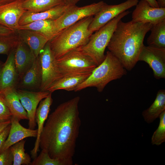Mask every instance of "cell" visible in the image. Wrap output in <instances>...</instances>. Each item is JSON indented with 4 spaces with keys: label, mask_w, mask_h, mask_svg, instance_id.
Segmentation results:
<instances>
[{
    "label": "cell",
    "mask_w": 165,
    "mask_h": 165,
    "mask_svg": "<svg viewBox=\"0 0 165 165\" xmlns=\"http://www.w3.org/2000/svg\"><path fill=\"white\" fill-rule=\"evenodd\" d=\"M16 31L0 24V35H8L14 33Z\"/></svg>",
    "instance_id": "34"
},
{
    "label": "cell",
    "mask_w": 165,
    "mask_h": 165,
    "mask_svg": "<svg viewBox=\"0 0 165 165\" xmlns=\"http://www.w3.org/2000/svg\"><path fill=\"white\" fill-rule=\"evenodd\" d=\"M147 40L148 45L165 48V19L152 25Z\"/></svg>",
    "instance_id": "26"
},
{
    "label": "cell",
    "mask_w": 165,
    "mask_h": 165,
    "mask_svg": "<svg viewBox=\"0 0 165 165\" xmlns=\"http://www.w3.org/2000/svg\"><path fill=\"white\" fill-rule=\"evenodd\" d=\"M126 70L118 60L109 51L107 52L102 62L93 70L88 77L74 90L79 91L89 87H95L102 92L111 81L126 75Z\"/></svg>",
    "instance_id": "4"
},
{
    "label": "cell",
    "mask_w": 165,
    "mask_h": 165,
    "mask_svg": "<svg viewBox=\"0 0 165 165\" xmlns=\"http://www.w3.org/2000/svg\"><path fill=\"white\" fill-rule=\"evenodd\" d=\"M64 4L67 6L76 5L81 0H62Z\"/></svg>",
    "instance_id": "35"
},
{
    "label": "cell",
    "mask_w": 165,
    "mask_h": 165,
    "mask_svg": "<svg viewBox=\"0 0 165 165\" xmlns=\"http://www.w3.org/2000/svg\"><path fill=\"white\" fill-rule=\"evenodd\" d=\"M52 93L50 92L47 97L40 102L36 109L35 119L38 125L37 135L34 147L30 152L31 157L33 159L37 156V153L39 151L40 137L53 103Z\"/></svg>",
    "instance_id": "16"
},
{
    "label": "cell",
    "mask_w": 165,
    "mask_h": 165,
    "mask_svg": "<svg viewBox=\"0 0 165 165\" xmlns=\"http://www.w3.org/2000/svg\"><path fill=\"white\" fill-rule=\"evenodd\" d=\"M13 157L10 148L0 153V165H12Z\"/></svg>",
    "instance_id": "32"
},
{
    "label": "cell",
    "mask_w": 165,
    "mask_h": 165,
    "mask_svg": "<svg viewBox=\"0 0 165 165\" xmlns=\"http://www.w3.org/2000/svg\"><path fill=\"white\" fill-rule=\"evenodd\" d=\"M24 0H19L0 6V24L16 31L19 22L26 11L23 7Z\"/></svg>",
    "instance_id": "13"
},
{
    "label": "cell",
    "mask_w": 165,
    "mask_h": 165,
    "mask_svg": "<svg viewBox=\"0 0 165 165\" xmlns=\"http://www.w3.org/2000/svg\"><path fill=\"white\" fill-rule=\"evenodd\" d=\"M68 6L64 4L61 5L47 10L38 13L26 11L20 19L19 25L22 26L39 20H56L64 13Z\"/></svg>",
    "instance_id": "19"
},
{
    "label": "cell",
    "mask_w": 165,
    "mask_h": 165,
    "mask_svg": "<svg viewBox=\"0 0 165 165\" xmlns=\"http://www.w3.org/2000/svg\"><path fill=\"white\" fill-rule=\"evenodd\" d=\"M132 14V20L136 22L156 24L165 19V8H155L145 0L138 1Z\"/></svg>",
    "instance_id": "12"
},
{
    "label": "cell",
    "mask_w": 165,
    "mask_h": 165,
    "mask_svg": "<svg viewBox=\"0 0 165 165\" xmlns=\"http://www.w3.org/2000/svg\"><path fill=\"white\" fill-rule=\"evenodd\" d=\"M73 161L53 159L46 151L41 150L39 155L34 159L30 165H72Z\"/></svg>",
    "instance_id": "29"
},
{
    "label": "cell",
    "mask_w": 165,
    "mask_h": 165,
    "mask_svg": "<svg viewBox=\"0 0 165 165\" xmlns=\"http://www.w3.org/2000/svg\"><path fill=\"white\" fill-rule=\"evenodd\" d=\"M16 91L27 113L29 128L34 129L36 126L35 116L37 106L42 100L48 96L50 92L48 91H35L18 88L16 89Z\"/></svg>",
    "instance_id": "11"
},
{
    "label": "cell",
    "mask_w": 165,
    "mask_h": 165,
    "mask_svg": "<svg viewBox=\"0 0 165 165\" xmlns=\"http://www.w3.org/2000/svg\"><path fill=\"white\" fill-rule=\"evenodd\" d=\"M62 76L91 73L97 65L93 60L79 48L72 50L56 59Z\"/></svg>",
    "instance_id": "6"
},
{
    "label": "cell",
    "mask_w": 165,
    "mask_h": 165,
    "mask_svg": "<svg viewBox=\"0 0 165 165\" xmlns=\"http://www.w3.org/2000/svg\"><path fill=\"white\" fill-rule=\"evenodd\" d=\"M36 58L28 46L20 39L15 49L14 63L20 80Z\"/></svg>",
    "instance_id": "15"
},
{
    "label": "cell",
    "mask_w": 165,
    "mask_h": 165,
    "mask_svg": "<svg viewBox=\"0 0 165 165\" xmlns=\"http://www.w3.org/2000/svg\"><path fill=\"white\" fill-rule=\"evenodd\" d=\"M16 89H6L0 93V95L9 108L12 117L19 121L21 120H28L27 113L19 100Z\"/></svg>",
    "instance_id": "20"
},
{
    "label": "cell",
    "mask_w": 165,
    "mask_h": 165,
    "mask_svg": "<svg viewBox=\"0 0 165 165\" xmlns=\"http://www.w3.org/2000/svg\"><path fill=\"white\" fill-rule=\"evenodd\" d=\"M152 7L159 8L156 0H145Z\"/></svg>",
    "instance_id": "37"
},
{
    "label": "cell",
    "mask_w": 165,
    "mask_h": 165,
    "mask_svg": "<svg viewBox=\"0 0 165 165\" xmlns=\"http://www.w3.org/2000/svg\"><path fill=\"white\" fill-rule=\"evenodd\" d=\"M104 3L101 1L81 7L76 5L68 6L64 13L54 20L59 31L83 19L94 16L100 10Z\"/></svg>",
    "instance_id": "8"
},
{
    "label": "cell",
    "mask_w": 165,
    "mask_h": 165,
    "mask_svg": "<svg viewBox=\"0 0 165 165\" xmlns=\"http://www.w3.org/2000/svg\"><path fill=\"white\" fill-rule=\"evenodd\" d=\"M19 121L12 117L11 127L7 138L0 148V153L20 141L28 137H36L37 129L26 128Z\"/></svg>",
    "instance_id": "17"
},
{
    "label": "cell",
    "mask_w": 165,
    "mask_h": 165,
    "mask_svg": "<svg viewBox=\"0 0 165 165\" xmlns=\"http://www.w3.org/2000/svg\"><path fill=\"white\" fill-rule=\"evenodd\" d=\"M156 1L160 8H165V0H157Z\"/></svg>",
    "instance_id": "38"
},
{
    "label": "cell",
    "mask_w": 165,
    "mask_h": 165,
    "mask_svg": "<svg viewBox=\"0 0 165 165\" xmlns=\"http://www.w3.org/2000/svg\"><path fill=\"white\" fill-rule=\"evenodd\" d=\"M159 126L154 132L152 137L151 143L153 145H159L165 141V110L160 115Z\"/></svg>",
    "instance_id": "30"
},
{
    "label": "cell",
    "mask_w": 165,
    "mask_h": 165,
    "mask_svg": "<svg viewBox=\"0 0 165 165\" xmlns=\"http://www.w3.org/2000/svg\"><path fill=\"white\" fill-rule=\"evenodd\" d=\"M11 127V123L7 126L0 134V148L6 140Z\"/></svg>",
    "instance_id": "33"
},
{
    "label": "cell",
    "mask_w": 165,
    "mask_h": 165,
    "mask_svg": "<svg viewBox=\"0 0 165 165\" xmlns=\"http://www.w3.org/2000/svg\"><path fill=\"white\" fill-rule=\"evenodd\" d=\"M26 29L35 31L41 34L48 41L52 39L59 32L54 20L35 21L19 26L18 30Z\"/></svg>",
    "instance_id": "22"
},
{
    "label": "cell",
    "mask_w": 165,
    "mask_h": 165,
    "mask_svg": "<svg viewBox=\"0 0 165 165\" xmlns=\"http://www.w3.org/2000/svg\"><path fill=\"white\" fill-rule=\"evenodd\" d=\"M11 123V120L6 121L0 125V134L5 128Z\"/></svg>",
    "instance_id": "36"
},
{
    "label": "cell",
    "mask_w": 165,
    "mask_h": 165,
    "mask_svg": "<svg viewBox=\"0 0 165 165\" xmlns=\"http://www.w3.org/2000/svg\"><path fill=\"white\" fill-rule=\"evenodd\" d=\"M64 4L62 0H24L22 5L26 11L38 13Z\"/></svg>",
    "instance_id": "25"
},
{
    "label": "cell",
    "mask_w": 165,
    "mask_h": 165,
    "mask_svg": "<svg viewBox=\"0 0 165 165\" xmlns=\"http://www.w3.org/2000/svg\"><path fill=\"white\" fill-rule=\"evenodd\" d=\"M77 96L59 105L48 117L39 147L53 159L73 161L81 125Z\"/></svg>",
    "instance_id": "1"
},
{
    "label": "cell",
    "mask_w": 165,
    "mask_h": 165,
    "mask_svg": "<svg viewBox=\"0 0 165 165\" xmlns=\"http://www.w3.org/2000/svg\"><path fill=\"white\" fill-rule=\"evenodd\" d=\"M130 12L126 10L121 13L101 28L91 35L89 41L80 49L89 56L98 66L104 60L105 51L120 20Z\"/></svg>",
    "instance_id": "5"
},
{
    "label": "cell",
    "mask_w": 165,
    "mask_h": 165,
    "mask_svg": "<svg viewBox=\"0 0 165 165\" xmlns=\"http://www.w3.org/2000/svg\"><path fill=\"white\" fill-rule=\"evenodd\" d=\"M16 31L20 39L28 46L36 58L49 41L44 36L34 31L19 29Z\"/></svg>",
    "instance_id": "21"
},
{
    "label": "cell",
    "mask_w": 165,
    "mask_h": 165,
    "mask_svg": "<svg viewBox=\"0 0 165 165\" xmlns=\"http://www.w3.org/2000/svg\"><path fill=\"white\" fill-rule=\"evenodd\" d=\"M11 113L3 99L0 95V122L11 120Z\"/></svg>",
    "instance_id": "31"
},
{
    "label": "cell",
    "mask_w": 165,
    "mask_h": 165,
    "mask_svg": "<svg viewBox=\"0 0 165 165\" xmlns=\"http://www.w3.org/2000/svg\"><path fill=\"white\" fill-rule=\"evenodd\" d=\"M91 73L64 76L53 83L47 91L52 93L59 90H64L68 91H74L76 88L84 82Z\"/></svg>",
    "instance_id": "23"
},
{
    "label": "cell",
    "mask_w": 165,
    "mask_h": 165,
    "mask_svg": "<svg viewBox=\"0 0 165 165\" xmlns=\"http://www.w3.org/2000/svg\"><path fill=\"white\" fill-rule=\"evenodd\" d=\"M26 140H22L16 143L10 148L13 157V165H30L31 158L25 152L24 148Z\"/></svg>",
    "instance_id": "27"
},
{
    "label": "cell",
    "mask_w": 165,
    "mask_h": 165,
    "mask_svg": "<svg viewBox=\"0 0 165 165\" xmlns=\"http://www.w3.org/2000/svg\"><path fill=\"white\" fill-rule=\"evenodd\" d=\"M138 61L148 64L156 79L165 78V48L144 45L139 55Z\"/></svg>",
    "instance_id": "10"
},
{
    "label": "cell",
    "mask_w": 165,
    "mask_h": 165,
    "mask_svg": "<svg viewBox=\"0 0 165 165\" xmlns=\"http://www.w3.org/2000/svg\"><path fill=\"white\" fill-rule=\"evenodd\" d=\"M152 26L132 20L118 22L107 47L127 70H132L138 61L145 36Z\"/></svg>",
    "instance_id": "2"
},
{
    "label": "cell",
    "mask_w": 165,
    "mask_h": 165,
    "mask_svg": "<svg viewBox=\"0 0 165 165\" xmlns=\"http://www.w3.org/2000/svg\"><path fill=\"white\" fill-rule=\"evenodd\" d=\"M3 64V63L1 61H0V70Z\"/></svg>",
    "instance_id": "40"
},
{
    "label": "cell",
    "mask_w": 165,
    "mask_h": 165,
    "mask_svg": "<svg viewBox=\"0 0 165 165\" xmlns=\"http://www.w3.org/2000/svg\"><path fill=\"white\" fill-rule=\"evenodd\" d=\"M41 82V67L38 57L31 67L20 79L17 88L31 90H40Z\"/></svg>",
    "instance_id": "18"
},
{
    "label": "cell",
    "mask_w": 165,
    "mask_h": 165,
    "mask_svg": "<svg viewBox=\"0 0 165 165\" xmlns=\"http://www.w3.org/2000/svg\"><path fill=\"white\" fill-rule=\"evenodd\" d=\"M42 72L40 91H47L55 82L62 77L50 48L49 41L38 56Z\"/></svg>",
    "instance_id": "7"
},
{
    "label": "cell",
    "mask_w": 165,
    "mask_h": 165,
    "mask_svg": "<svg viewBox=\"0 0 165 165\" xmlns=\"http://www.w3.org/2000/svg\"><path fill=\"white\" fill-rule=\"evenodd\" d=\"M3 123L4 122H3V123H1L0 122V125H1V124H2V123Z\"/></svg>",
    "instance_id": "41"
},
{
    "label": "cell",
    "mask_w": 165,
    "mask_h": 165,
    "mask_svg": "<svg viewBox=\"0 0 165 165\" xmlns=\"http://www.w3.org/2000/svg\"><path fill=\"white\" fill-rule=\"evenodd\" d=\"M93 17L85 18L61 30L49 41L50 49L56 59L87 43L93 33L88 29Z\"/></svg>",
    "instance_id": "3"
},
{
    "label": "cell",
    "mask_w": 165,
    "mask_h": 165,
    "mask_svg": "<svg viewBox=\"0 0 165 165\" xmlns=\"http://www.w3.org/2000/svg\"><path fill=\"white\" fill-rule=\"evenodd\" d=\"M19 0H0V6Z\"/></svg>",
    "instance_id": "39"
},
{
    "label": "cell",
    "mask_w": 165,
    "mask_h": 165,
    "mask_svg": "<svg viewBox=\"0 0 165 165\" xmlns=\"http://www.w3.org/2000/svg\"><path fill=\"white\" fill-rule=\"evenodd\" d=\"M138 0H127L121 3L109 5L105 2L100 10L93 17L88 29L94 33L121 13L135 6Z\"/></svg>",
    "instance_id": "9"
},
{
    "label": "cell",
    "mask_w": 165,
    "mask_h": 165,
    "mask_svg": "<svg viewBox=\"0 0 165 165\" xmlns=\"http://www.w3.org/2000/svg\"><path fill=\"white\" fill-rule=\"evenodd\" d=\"M19 40L16 31L10 35H0V54L8 55L15 49Z\"/></svg>",
    "instance_id": "28"
},
{
    "label": "cell",
    "mask_w": 165,
    "mask_h": 165,
    "mask_svg": "<svg viewBox=\"0 0 165 165\" xmlns=\"http://www.w3.org/2000/svg\"><path fill=\"white\" fill-rule=\"evenodd\" d=\"M165 110V90H159L156 99L150 106L147 109L144 110L142 115L145 120L148 123H152L160 114Z\"/></svg>",
    "instance_id": "24"
},
{
    "label": "cell",
    "mask_w": 165,
    "mask_h": 165,
    "mask_svg": "<svg viewBox=\"0 0 165 165\" xmlns=\"http://www.w3.org/2000/svg\"><path fill=\"white\" fill-rule=\"evenodd\" d=\"M15 49L7 55L0 70V93L7 89H17L20 81L14 63Z\"/></svg>",
    "instance_id": "14"
}]
</instances>
